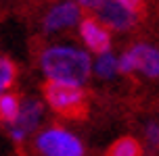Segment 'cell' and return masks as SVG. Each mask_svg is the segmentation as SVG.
Wrapping results in <instances>:
<instances>
[{
	"mask_svg": "<svg viewBox=\"0 0 159 156\" xmlns=\"http://www.w3.org/2000/svg\"><path fill=\"white\" fill-rule=\"evenodd\" d=\"M40 69L48 79L84 86L92 73V61L82 48L48 46L40 54Z\"/></svg>",
	"mask_w": 159,
	"mask_h": 156,
	"instance_id": "obj_1",
	"label": "cell"
},
{
	"mask_svg": "<svg viewBox=\"0 0 159 156\" xmlns=\"http://www.w3.org/2000/svg\"><path fill=\"white\" fill-rule=\"evenodd\" d=\"M44 100L48 106L61 115H82L84 110V92L82 86L78 83H67V81H55L48 79L46 87H44Z\"/></svg>",
	"mask_w": 159,
	"mask_h": 156,
	"instance_id": "obj_2",
	"label": "cell"
},
{
	"mask_svg": "<svg viewBox=\"0 0 159 156\" xmlns=\"http://www.w3.org/2000/svg\"><path fill=\"white\" fill-rule=\"evenodd\" d=\"M36 150L44 156H82V141L63 127H50L36 137Z\"/></svg>",
	"mask_w": 159,
	"mask_h": 156,
	"instance_id": "obj_3",
	"label": "cell"
},
{
	"mask_svg": "<svg viewBox=\"0 0 159 156\" xmlns=\"http://www.w3.org/2000/svg\"><path fill=\"white\" fill-rule=\"evenodd\" d=\"M82 21V6L75 0H61L50 8L44 17V29L48 33L69 29Z\"/></svg>",
	"mask_w": 159,
	"mask_h": 156,
	"instance_id": "obj_4",
	"label": "cell"
},
{
	"mask_svg": "<svg viewBox=\"0 0 159 156\" xmlns=\"http://www.w3.org/2000/svg\"><path fill=\"white\" fill-rule=\"evenodd\" d=\"M80 38L84 42V46L94 54H103L107 50H111V33L101 19H82Z\"/></svg>",
	"mask_w": 159,
	"mask_h": 156,
	"instance_id": "obj_5",
	"label": "cell"
},
{
	"mask_svg": "<svg viewBox=\"0 0 159 156\" xmlns=\"http://www.w3.org/2000/svg\"><path fill=\"white\" fill-rule=\"evenodd\" d=\"M96 13H98V19L107 27L117 31H126L130 27H134L136 23V13L132 8H128L126 4H121L119 0H105L103 4L96 8Z\"/></svg>",
	"mask_w": 159,
	"mask_h": 156,
	"instance_id": "obj_6",
	"label": "cell"
},
{
	"mask_svg": "<svg viewBox=\"0 0 159 156\" xmlns=\"http://www.w3.org/2000/svg\"><path fill=\"white\" fill-rule=\"evenodd\" d=\"M130 54L134 58L136 71H140L144 77H159V50L149 44H136L130 48Z\"/></svg>",
	"mask_w": 159,
	"mask_h": 156,
	"instance_id": "obj_7",
	"label": "cell"
},
{
	"mask_svg": "<svg viewBox=\"0 0 159 156\" xmlns=\"http://www.w3.org/2000/svg\"><path fill=\"white\" fill-rule=\"evenodd\" d=\"M44 117V104L36 98H27V100L21 104V110H19V117L13 125H17L21 131H25L27 135L32 131L38 129L40 121Z\"/></svg>",
	"mask_w": 159,
	"mask_h": 156,
	"instance_id": "obj_8",
	"label": "cell"
},
{
	"mask_svg": "<svg viewBox=\"0 0 159 156\" xmlns=\"http://www.w3.org/2000/svg\"><path fill=\"white\" fill-rule=\"evenodd\" d=\"M92 71H94L101 79H111L119 73V58H115V56L107 50L103 54H98V58H96L94 65H92Z\"/></svg>",
	"mask_w": 159,
	"mask_h": 156,
	"instance_id": "obj_9",
	"label": "cell"
},
{
	"mask_svg": "<svg viewBox=\"0 0 159 156\" xmlns=\"http://www.w3.org/2000/svg\"><path fill=\"white\" fill-rule=\"evenodd\" d=\"M21 110V102L15 94H0V121L7 125H13L19 117Z\"/></svg>",
	"mask_w": 159,
	"mask_h": 156,
	"instance_id": "obj_10",
	"label": "cell"
},
{
	"mask_svg": "<svg viewBox=\"0 0 159 156\" xmlns=\"http://www.w3.org/2000/svg\"><path fill=\"white\" fill-rule=\"evenodd\" d=\"M111 156H138L140 154V144L134 137H121L109 148Z\"/></svg>",
	"mask_w": 159,
	"mask_h": 156,
	"instance_id": "obj_11",
	"label": "cell"
},
{
	"mask_svg": "<svg viewBox=\"0 0 159 156\" xmlns=\"http://www.w3.org/2000/svg\"><path fill=\"white\" fill-rule=\"evenodd\" d=\"M15 81V65L11 58L0 56V94H4Z\"/></svg>",
	"mask_w": 159,
	"mask_h": 156,
	"instance_id": "obj_12",
	"label": "cell"
},
{
	"mask_svg": "<svg viewBox=\"0 0 159 156\" xmlns=\"http://www.w3.org/2000/svg\"><path fill=\"white\" fill-rule=\"evenodd\" d=\"M144 135H147V144H149L153 150H157L159 148V125L149 123L147 129H144Z\"/></svg>",
	"mask_w": 159,
	"mask_h": 156,
	"instance_id": "obj_13",
	"label": "cell"
},
{
	"mask_svg": "<svg viewBox=\"0 0 159 156\" xmlns=\"http://www.w3.org/2000/svg\"><path fill=\"white\" fill-rule=\"evenodd\" d=\"M136 71V65H134V58L130 54V50L124 52L119 56V73H134Z\"/></svg>",
	"mask_w": 159,
	"mask_h": 156,
	"instance_id": "obj_14",
	"label": "cell"
},
{
	"mask_svg": "<svg viewBox=\"0 0 159 156\" xmlns=\"http://www.w3.org/2000/svg\"><path fill=\"white\" fill-rule=\"evenodd\" d=\"M82 8H88V11H96V8L103 4L105 0H75Z\"/></svg>",
	"mask_w": 159,
	"mask_h": 156,
	"instance_id": "obj_15",
	"label": "cell"
},
{
	"mask_svg": "<svg viewBox=\"0 0 159 156\" xmlns=\"http://www.w3.org/2000/svg\"><path fill=\"white\" fill-rule=\"evenodd\" d=\"M119 2H121V4H126L128 8H132V11H140V8H143V2L144 0H119Z\"/></svg>",
	"mask_w": 159,
	"mask_h": 156,
	"instance_id": "obj_16",
	"label": "cell"
}]
</instances>
